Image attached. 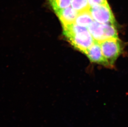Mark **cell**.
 <instances>
[{"label":"cell","mask_w":128,"mask_h":127,"mask_svg":"<svg viewBox=\"0 0 128 127\" xmlns=\"http://www.w3.org/2000/svg\"><path fill=\"white\" fill-rule=\"evenodd\" d=\"M64 34L72 46L84 54L95 41L88 28L75 23L64 29Z\"/></svg>","instance_id":"cell-1"},{"label":"cell","mask_w":128,"mask_h":127,"mask_svg":"<svg viewBox=\"0 0 128 127\" xmlns=\"http://www.w3.org/2000/svg\"><path fill=\"white\" fill-rule=\"evenodd\" d=\"M105 58L112 66L122 51V46L118 38H110L99 42Z\"/></svg>","instance_id":"cell-2"},{"label":"cell","mask_w":128,"mask_h":127,"mask_svg":"<svg viewBox=\"0 0 128 127\" xmlns=\"http://www.w3.org/2000/svg\"><path fill=\"white\" fill-rule=\"evenodd\" d=\"M90 11L94 20L100 24L115 23V19L108 3L90 7Z\"/></svg>","instance_id":"cell-3"},{"label":"cell","mask_w":128,"mask_h":127,"mask_svg":"<svg viewBox=\"0 0 128 127\" xmlns=\"http://www.w3.org/2000/svg\"><path fill=\"white\" fill-rule=\"evenodd\" d=\"M84 54L92 63L99 64L106 67H112L104 57L99 43L94 41V43L88 48Z\"/></svg>","instance_id":"cell-4"},{"label":"cell","mask_w":128,"mask_h":127,"mask_svg":"<svg viewBox=\"0 0 128 127\" xmlns=\"http://www.w3.org/2000/svg\"><path fill=\"white\" fill-rule=\"evenodd\" d=\"M64 29L75 23L78 12L71 6L55 12Z\"/></svg>","instance_id":"cell-5"},{"label":"cell","mask_w":128,"mask_h":127,"mask_svg":"<svg viewBox=\"0 0 128 127\" xmlns=\"http://www.w3.org/2000/svg\"><path fill=\"white\" fill-rule=\"evenodd\" d=\"M88 29L94 41L100 42L105 40L102 24L94 20Z\"/></svg>","instance_id":"cell-6"},{"label":"cell","mask_w":128,"mask_h":127,"mask_svg":"<svg viewBox=\"0 0 128 127\" xmlns=\"http://www.w3.org/2000/svg\"><path fill=\"white\" fill-rule=\"evenodd\" d=\"M94 21L90 10L78 12L75 23L80 26L88 28Z\"/></svg>","instance_id":"cell-7"},{"label":"cell","mask_w":128,"mask_h":127,"mask_svg":"<svg viewBox=\"0 0 128 127\" xmlns=\"http://www.w3.org/2000/svg\"><path fill=\"white\" fill-rule=\"evenodd\" d=\"M105 40L118 38L117 31L113 24H102Z\"/></svg>","instance_id":"cell-8"},{"label":"cell","mask_w":128,"mask_h":127,"mask_svg":"<svg viewBox=\"0 0 128 127\" xmlns=\"http://www.w3.org/2000/svg\"><path fill=\"white\" fill-rule=\"evenodd\" d=\"M71 6L78 12L88 10L90 8L88 0H72Z\"/></svg>","instance_id":"cell-9"},{"label":"cell","mask_w":128,"mask_h":127,"mask_svg":"<svg viewBox=\"0 0 128 127\" xmlns=\"http://www.w3.org/2000/svg\"><path fill=\"white\" fill-rule=\"evenodd\" d=\"M54 10L56 11L71 6L72 0H48Z\"/></svg>","instance_id":"cell-10"},{"label":"cell","mask_w":128,"mask_h":127,"mask_svg":"<svg viewBox=\"0 0 128 127\" xmlns=\"http://www.w3.org/2000/svg\"><path fill=\"white\" fill-rule=\"evenodd\" d=\"M90 7L96 5H105L108 4L106 0H88Z\"/></svg>","instance_id":"cell-11"}]
</instances>
